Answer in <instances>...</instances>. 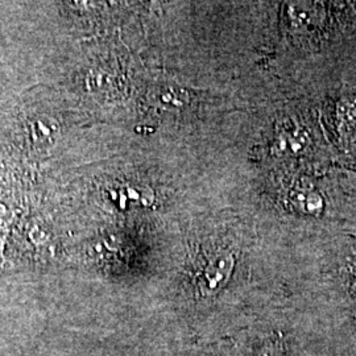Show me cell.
I'll use <instances>...</instances> for the list:
<instances>
[{
  "label": "cell",
  "mask_w": 356,
  "mask_h": 356,
  "mask_svg": "<svg viewBox=\"0 0 356 356\" xmlns=\"http://www.w3.org/2000/svg\"><path fill=\"white\" fill-rule=\"evenodd\" d=\"M291 202L294 209L302 214L317 216L323 209V201L318 193L307 188H296L291 195Z\"/></svg>",
  "instance_id": "obj_2"
},
{
  "label": "cell",
  "mask_w": 356,
  "mask_h": 356,
  "mask_svg": "<svg viewBox=\"0 0 356 356\" xmlns=\"http://www.w3.org/2000/svg\"><path fill=\"white\" fill-rule=\"evenodd\" d=\"M235 267V257L227 251H219L213 254L202 268L198 286L204 297H213L220 292L229 282Z\"/></svg>",
  "instance_id": "obj_1"
},
{
  "label": "cell",
  "mask_w": 356,
  "mask_h": 356,
  "mask_svg": "<svg viewBox=\"0 0 356 356\" xmlns=\"http://www.w3.org/2000/svg\"><path fill=\"white\" fill-rule=\"evenodd\" d=\"M355 289H356V279H355Z\"/></svg>",
  "instance_id": "obj_5"
},
{
  "label": "cell",
  "mask_w": 356,
  "mask_h": 356,
  "mask_svg": "<svg viewBox=\"0 0 356 356\" xmlns=\"http://www.w3.org/2000/svg\"><path fill=\"white\" fill-rule=\"evenodd\" d=\"M261 356H285L284 353L281 351L280 348L277 346H272V347H268L263 353Z\"/></svg>",
  "instance_id": "obj_4"
},
{
  "label": "cell",
  "mask_w": 356,
  "mask_h": 356,
  "mask_svg": "<svg viewBox=\"0 0 356 356\" xmlns=\"http://www.w3.org/2000/svg\"><path fill=\"white\" fill-rule=\"evenodd\" d=\"M156 99L161 106L169 110H178L182 108L188 101L189 95L186 91L177 88H163L159 89L156 94Z\"/></svg>",
  "instance_id": "obj_3"
}]
</instances>
